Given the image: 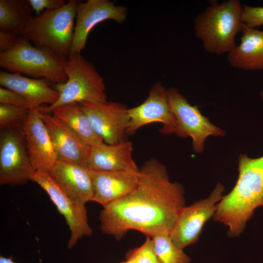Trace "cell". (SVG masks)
<instances>
[{
  "mask_svg": "<svg viewBox=\"0 0 263 263\" xmlns=\"http://www.w3.org/2000/svg\"><path fill=\"white\" fill-rule=\"evenodd\" d=\"M184 194L183 186L170 181L165 166L150 158L139 169L136 187L103 206L101 229L118 239L130 230L150 237L169 234L185 206Z\"/></svg>",
  "mask_w": 263,
  "mask_h": 263,
  "instance_id": "obj_1",
  "label": "cell"
},
{
  "mask_svg": "<svg viewBox=\"0 0 263 263\" xmlns=\"http://www.w3.org/2000/svg\"><path fill=\"white\" fill-rule=\"evenodd\" d=\"M239 174L232 190L217 205L214 219L226 226L230 237L240 235L254 210L263 207V155L238 157Z\"/></svg>",
  "mask_w": 263,
  "mask_h": 263,
  "instance_id": "obj_2",
  "label": "cell"
},
{
  "mask_svg": "<svg viewBox=\"0 0 263 263\" xmlns=\"http://www.w3.org/2000/svg\"><path fill=\"white\" fill-rule=\"evenodd\" d=\"M242 8L239 0L213 1L195 18V35L207 52L227 54L236 46V36L241 32L244 24Z\"/></svg>",
  "mask_w": 263,
  "mask_h": 263,
  "instance_id": "obj_3",
  "label": "cell"
},
{
  "mask_svg": "<svg viewBox=\"0 0 263 263\" xmlns=\"http://www.w3.org/2000/svg\"><path fill=\"white\" fill-rule=\"evenodd\" d=\"M67 58L49 48L33 45L20 35L12 47L0 52V66L10 73L44 78L56 84L67 81Z\"/></svg>",
  "mask_w": 263,
  "mask_h": 263,
  "instance_id": "obj_4",
  "label": "cell"
},
{
  "mask_svg": "<svg viewBox=\"0 0 263 263\" xmlns=\"http://www.w3.org/2000/svg\"><path fill=\"white\" fill-rule=\"evenodd\" d=\"M65 72L67 81L55 86V89L59 94L58 99L53 105L39 107L40 112L50 113L57 108L74 103L107 101L104 78L93 63L80 54L70 55L65 64Z\"/></svg>",
  "mask_w": 263,
  "mask_h": 263,
  "instance_id": "obj_5",
  "label": "cell"
},
{
  "mask_svg": "<svg viewBox=\"0 0 263 263\" xmlns=\"http://www.w3.org/2000/svg\"><path fill=\"white\" fill-rule=\"evenodd\" d=\"M79 0H70L57 9L32 16L20 34L34 45L68 58L70 55Z\"/></svg>",
  "mask_w": 263,
  "mask_h": 263,
  "instance_id": "obj_6",
  "label": "cell"
},
{
  "mask_svg": "<svg viewBox=\"0 0 263 263\" xmlns=\"http://www.w3.org/2000/svg\"><path fill=\"white\" fill-rule=\"evenodd\" d=\"M167 94L176 121L175 134L183 138L190 137L194 151L202 153L204 151L205 141L208 136L225 135V131L211 123L197 106L188 101L178 89L169 88Z\"/></svg>",
  "mask_w": 263,
  "mask_h": 263,
  "instance_id": "obj_7",
  "label": "cell"
},
{
  "mask_svg": "<svg viewBox=\"0 0 263 263\" xmlns=\"http://www.w3.org/2000/svg\"><path fill=\"white\" fill-rule=\"evenodd\" d=\"M36 170L31 163L22 129L1 130L0 184L19 185L31 180Z\"/></svg>",
  "mask_w": 263,
  "mask_h": 263,
  "instance_id": "obj_8",
  "label": "cell"
},
{
  "mask_svg": "<svg viewBox=\"0 0 263 263\" xmlns=\"http://www.w3.org/2000/svg\"><path fill=\"white\" fill-rule=\"evenodd\" d=\"M224 189L219 183L207 197L182 208L169 233L177 247L183 249L198 240L204 225L213 217Z\"/></svg>",
  "mask_w": 263,
  "mask_h": 263,
  "instance_id": "obj_9",
  "label": "cell"
},
{
  "mask_svg": "<svg viewBox=\"0 0 263 263\" xmlns=\"http://www.w3.org/2000/svg\"><path fill=\"white\" fill-rule=\"evenodd\" d=\"M31 181L38 184L48 194L57 210L64 217L71 232L68 242L69 248L75 246L83 236L92 234L85 205L72 200L54 180L49 171H35Z\"/></svg>",
  "mask_w": 263,
  "mask_h": 263,
  "instance_id": "obj_10",
  "label": "cell"
},
{
  "mask_svg": "<svg viewBox=\"0 0 263 263\" xmlns=\"http://www.w3.org/2000/svg\"><path fill=\"white\" fill-rule=\"evenodd\" d=\"M128 134H133L142 127L155 122L162 124L160 129L162 133H175L176 121L169 105L167 89L160 82L152 85L142 104L128 109Z\"/></svg>",
  "mask_w": 263,
  "mask_h": 263,
  "instance_id": "obj_11",
  "label": "cell"
},
{
  "mask_svg": "<svg viewBox=\"0 0 263 263\" xmlns=\"http://www.w3.org/2000/svg\"><path fill=\"white\" fill-rule=\"evenodd\" d=\"M127 8L108 0L79 1L71 53L80 54L86 44L90 32L97 24L112 19L118 23L126 19Z\"/></svg>",
  "mask_w": 263,
  "mask_h": 263,
  "instance_id": "obj_12",
  "label": "cell"
},
{
  "mask_svg": "<svg viewBox=\"0 0 263 263\" xmlns=\"http://www.w3.org/2000/svg\"><path fill=\"white\" fill-rule=\"evenodd\" d=\"M96 134L112 145L124 141L129 123L128 109L115 102L79 103Z\"/></svg>",
  "mask_w": 263,
  "mask_h": 263,
  "instance_id": "obj_13",
  "label": "cell"
},
{
  "mask_svg": "<svg viewBox=\"0 0 263 263\" xmlns=\"http://www.w3.org/2000/svg\"><path fill=\"white\" fill-rule=\"evenodd\" d=\"M31 163L36 171H49L58 160L38 108L31 109L22 128Z\"/></svg>",
  "mask_w": 263,
  "mask_h": 263,
  "instance_id": "obj_14",
  "label": "cell"
},
{
  "mask_svg": "<svg viewBox=\"0 0 263 263\" xmlns=\"http://www.w3.org/2000/svg\"><path fill=\"white\" fill-rule=\"evenodd\" d=\"M58 160L86 167L90 146L54 114L40 112Z\"/></svg>",
  "mask_w": 263,
  "mask_h": 263,
  "instance_id": "obj_15",
  "label": "cell"
},
{
  "mask_svg": "<svg viewBox=\"0 0 263 263\" xmlns=\"http://www.w3.org/2000/svg\"><path fill=\"white\" fill-rule=\"evenodd\" d=\"M49 172L58 185L74 201L85 205L92 201L93 185L91 169L88 167L58 160Z\"/></svg>",
  "mask_w": 263,
  "mask_h": 263,
  "instance_id": "obj_16",
  "label": "cell"
},
{
  "mask_svg": "<svg viewBox=\"0 0 263 263\" xmlns=\"http://www.w3.org/2000/svg\"><path fill=\"white\" fill-rule=\"evenodd\" d=\"M132 142L110 145L104 142L90 146L86 167L97 171H139L132 157Z\"/></svg>",
  "mask_w": 263,
  "mask_h": 263,
  "instance_id": "obj_17",
  "label": "cell"
},
{
  "mask_svg": "<svg viewBox=\"0 0 263 263\" xmlns=\"http://www.w3.org/2000/svg\"><path fill=\"white\" fill-rule=\"evenodd\" d=\"M94 195L92 201L104 206L132 191L137 186L139 171L91 169Z\"/></svg>",
  "mask_w": 263,
  "mask_h": 263,
  "instance_id": "obj_18",
  "label": "cell"
},
{
  "mask_svg": "<svg viewBox=\"0 0 263 263\" xmlns=\"http://www.w3.org/2000/svg\"><path fill=\"white\" fill-rule=\"evenodd\" d=\"M51 83L44 78H31L20 74L0 71V85L13 90L28 102L30 109L38 108L43 104H54L59 93L50 87Z\"/></svg>",
  "mask_w": 263,
  "mask_h": 263,
  "instance_id": "obj_19",
  "label": "cell"
},
{
  "mask_svg": "<svg viewBox=\"0 0 263 263\" xmlns=\"http://www.w3.org/2000/svg\"><path fill=\"white\" fill-rule=\"evenodd\" d=\"M240 42L227 54L230 65L244 71L263 70V30L243 24Z\"/></svg>",
  "mask_w": 263,
  "mask_h": 263,
  "instance_id": "obj_20",
  "label": "cell"
},
{
  "mask_svg": "<svg viewBox=\"0 0 263 263\" xmlns=\"http://www.w3.org/2000/svg\"><path fill=\"white\" fill-rule=\"evenodd\" d=\"M52 113L67 125L88 145L103 142L94 131L89 117L79 103L59 107Z\"/></svg>",
  "mask_w": 263,
  "mask_h": 263,
  "instance_id": "obj_21",
  "label": "cell"
},
{
  "mask_svg": "<svg viewBox=\"0 0 263 263\" xmlns=\"http://www.w3.org/2000/svg\"><path fill=\"white\" fill-rule=\"evenodd\" d=\"M33 11L29 0H0V31L21 34Z\"/></svg>",
  "mask_w": 263,
  "mask_h": 263,
  "instance_id": "obj_22",
  "label": "cell"
},
{
  "mask_svg": "<svg viewBox=\"0 0 263 263\" xmlns=\"http://www.w3.org/2000/svg\"><path fill=\"white\" fill-rule=\"evenodd\" d=\"M151 238L161 263H190V258L174 244L169 233L160 234Z\"/></svg>",
  "mask_w": 263,
  "mask_h": 263,
  "instance_id": "obj_23",
  "label": "cell"
},
{
  "mask_svg": "<svg viewBox=\"0 0 263 263\" xmlns=\"http://www.w3.org/2000/svg\"><path fill=\"white\" fill-rule=\"evenodd\" d=\"M30 109L14 105L0 104V128L1 130L22 129Z\"/></svg>",
  "mask_w": 263,
  "mask_h": 263,
  "instance_id": "obj_24",
  "label": "cell"
},
{
  "mask_svg": "<svg viewBox=\"0 0 263 263\" xmlns=\"http://www.w3.org/2000/svg\"><path fill=\"white\" fill-rule=\"evenodd\" d=\"M126 259L132 260L134 263H161L155 253L152 240L150 237H147L140 247L131 250Z\"/></svg>",
  "mask_w": 263,
  "mask_h": 263,
  "instance_id": "obj_25",
  "label": "cell"
},
{
  "mask_svg": "<svg viewBox=\"0 0 263 263\" xmlns=\"http://www.w3.org/2000/svg\"><path fill=\"white\" fill-rule=\"evenodd\" d=\"M241 19L244 24L252 28L263 26V7L243 4Z\"/></svg>",
  "mask_w": 263,
  "mask_h": 263,
  "instance_id": "obj_26",
  "label": "cell"
},
{
  "mask_svg": "<svg viewBox=\"0 0 263 263\" xmlns=\"http://www.w3.org/2000/svg\"><path fill=\"white\" fill-rule=\"evenodd\" d=\"M0 104H8L30 109L28 101L18 93L9 89L0 88Z\"/></svg>",
  "mask_w": 263,
  "mask_h": 263,
  "instance_id": "obj_27",
  "label": "cell"
},
{
  "mask_svg": "<svg viewBox=\"0 0 263 263\" xmlns=\"http://www.w3.org/2000/svg\"><path fill=\"white\" fill-rule=\"evenodd\" d=\"M29 1L36 15L44 12V9L47 10L59 9L67 3L66 0H29Z\"/></svg>",
  "mask_w": 263,
  "mask_h": 263,
  "instance_id": "obj_28",
  "label": "cell"
},
{
  "mask_svg": "<svg viewBox=\"0 0 263 263\" xmlns=\"http://www.w3.org/2000/svg\"><path fill=\"white\" fill-rule=\"evenodd\" d=\"M20 35L0 31V52L12 47Z\"/></svg>",
  "mask_w": 263,
  "mask_h": 263,
  "instance_id": "obj_29",
  "label": "cell"
},
{
  "mask_svg": "<svg viewBox=\"0 0 263 263\" xmlns=\"http://www.w3.org/2000/svg\"><path fill=\"white\" fill-rule=\"evenodd\" d=\"M0 263H16L10 258H5L2 256L0 257Z\"/></svg>",
  "mask_w": 263,
  "mask_h": 263,
  "instance_id": "obj_30",
  "label": "cell"
},
{
  "mask_svg": "<svg viewBox=\"0 0 263 263\" xmlns=\"http://www.w3.org/2000/svg\"><path fill=\"white\" fill-rule=\"evenodd\" d=\"M122 263H134L133 262L129 259H127V260L125 262H122Z\"/></svg>",
  "mask_w": 263,
  "mask_h": 263,
  "instance_id": "obj_31",
  "label": "cell"
},
{
  "mask_svg": "<svg viewBox=\"0 0 263 263\" xmlns=\"http://www.w3.org/2000/svg\"><path fill=\"white\" fill-rule=\"evenodd\" d=\"M260 95L261 99L263 101V91H262L260 92Z\"/></svg>",
  "mask_w": 263,
  "mask_h": 263,
  "instance_id": "obj_32",
  "label": "cell"
}]
</instances>
